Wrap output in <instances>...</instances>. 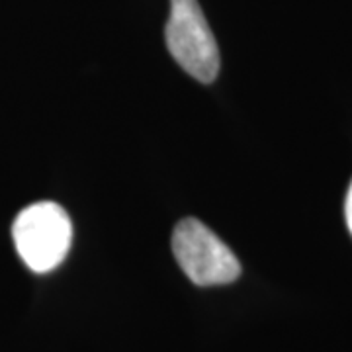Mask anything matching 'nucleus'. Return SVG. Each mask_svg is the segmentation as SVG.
<instances>
[{
  "instance_id": "nucleus-3",
  "label": "nucleus",
  "mask_w": 352,
  "mask_h": 352,
  "mask_svg": "<svg viewBox=\"0 0 352 352\" xmlns=\"http://www.w3.org/2000/svg\"><path fill=\"white\" fill-rule=\"evenodd\" d=\"M173 252L184 274L198 286L231 284L241 276L235 252L194 217H186L175 227Z\"/></svg>"
},
{
  "instance_id": "nucleus-1",
  "label": "nucleus",
  "mask_w": 352,
  "mask_h": 352,
  "mask_svg": "<svg viewBox=\"0 0 352 352\" xmlns=\"http://www.w3.org/2000/svg\"><path fill=\"white\" fill-rule=\"evenodd\" d=\"M12 237L25 266L45 274L65 261L73 241V226L59 204L38 201L18 214Z\"/></svg>"
},
{
  "instance_id": "nucleus-4",
  "label": "nucleus",
  "mask_w": 352,
  "mask_h": 352,
  "mask_svg": "<svg viewBox=\"0 0 352 352\" xmlns=\"http://www.w3.org/2000/svg\"><path fill=\"white\" fill-rule=\"evenodd\" d=\"M344 215H346V226H349V231H351V235H352V182H351V188H349V194H346Z\"/></svg>"
},
{
  "instance_id": "nucleus-2",
  "label": "nucleus",
  "mask_w": 352,
  "mask_h": 352,
  "mask_svg": "<svg viewBox=\"0 0 352 352\" xmlns=\"http://www.w3.org/2000/svg\"><path fill=\"white\" fill-rule=\"evenodd\" d=\"M166 47L190 76L204 85L219 73V47L198 0H170V16L164 28Z\"/></svg>"
}]
</instances>
